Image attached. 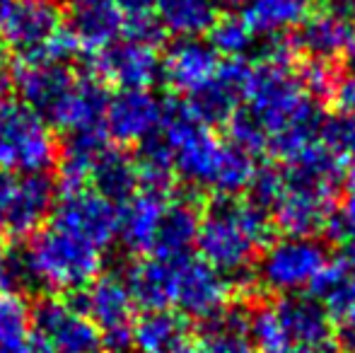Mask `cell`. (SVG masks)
<instances>
[{
    "mask_svg": "<svg viewBox=\"0 0 355 353\" xmlns=\"http://www.w3.org/2000/svg\"><path fill=\"white\" fill-rule=\"evenodd\" d=\"M159 136L169 148L174 172L187 182L211 189L223 198H234L252 187L259 167L254 155L220 141L187 102H164Z\"/></svg>",
    "mask_w": 355,
    "mask_h": 353,
    "instance_id": "cell-1",
    "label": "cell"
},
{
    "mask_svg": "<svg viewBox=\"0 0 355 353\" xmlns=\"http://www.w3.org/2000/svg\"><path fill=\"white\" fill-rule=\"evenodd\" d=\"M273 218L247 198H223L201 216L196 250L206 264L227 278L247 276L254 257L271 242Z\"/></svg>",
    "mask_w": 355,
    "mask_h": 353,
    "instance_id": "cell-2",
    "label": "cell"
},
{
    "mask_svg": "<svg viewBox=\"0 0 355 353\" xmlns=\"http://www.w3.org/2000/svg\"><path fill=\"white\" fill-rule=\"evenodd\" d=\"M0 39L22 63H66L75 53L58 0H5L0 5Z\"/></svg>",
    "mask_w": 355,
    "mask_h": 353,
    "instance_id": "cell-3",
    "label": "cell"
},
{
    "mask_svg": "<svg viewBox=\"0 0 355 353\" xmlns=\"http://www.w3.org/2000/svg\"><path fill=\"white\" fill-rule=\"evenodd\" d=\"M27 252L37 286L53 293H80L102 271V250L56 225L34 232Z\"/></svg>",
    "mask_w": 355,
    "mask_h": 353,
    "instance_id": "cell-4",
    "label": "cell"
},
{
    "mask_svg": "<svg viewBox=\"0 0 355 353\" xmlns=\"http://www.w3.org/2000/svg\"><path fill=\"white\" fill-rule=\"evenodd\" d=\"M338 177L314 170L285 167V184L273 203V223L288 237H314L327 232L336 213Z\"/></svg>",
    "mask_w": 355,
    "mask_h": 353,
    "instance_id": "cell-5",
    "label": "cell"
},
{
    "mask_svg": "<svg viewBox=\"0 0 355 353\" xmlns=\"http://www.w3.org/2000/svg\"><path fill=\"white\" fill-rule=\"evenodd\" d=\"M56 157V138L39 114L15 99L0 102V170L44 175Z\"/></svg>",
    "mask_w": 355,
    "mask_h": 353,
    "instance_id": "cell-6",
    "label": "cell"
},
{
    "mask_svg": "<svg viewBox=\"0 0 355 353\" xmlns=\"http://www.w3.org/2000/svg\"><path fill=\"white\" fill-rule=\"evenodd\" d=\"M329 261L327 247L317 237H278L259 257V283L281 295L312 293Z\"/></svg>",
    "mask_w": 355,
    "mask_h": 353,
    "instance_id": "cell-7",
    "label": "cell"
},
{
    "mask_svg": "<svg viewBox=\"0 0 355 353\" xmlns=\"http://www.w3.org/2000/svg\"><path fill=\"white\" fill-rule=\"evenodd\" d=\"M78 307L102 332L104 349L109 353H128L133 349V302L121 276L104 273L80 291Z\"/></svg>",
    "mask_w": 355,
    "mask_h": 353,
    "instance_id": "cell-8",
    "label": "cell"
},
{
    "mask_svg": "<svg viewBox=\"0 0 355 353\" xmlns=\"http://www.w3.org/2000/svg\"><path fill=\"white\" fill-rule=\"evenodd\" d=\"M78 80L80 76H75L66 63L32 61L17 68L12 83L24 107L39 114L49 126L63 128L78 89Z\"/></svg>",
    "mask_w": 355,
    "mask_h": 353,
    "instance_id": "cell-9",
    "label": "cell"
},
{
    "mask_svg": "<svg viewBox=\"0 0 355 353\" xmlns=\"http://www.w3.org/2000/svg\"><path fill=\"white\" fill-rule=\"evenodd\" d=\"M51 218V225L89 242L102 252L119 237V206L92 187L63 189L58 201L53 203Z\"/></svg>",
    "mask_w": 355,
    "mask_h": 353,
    "instance_id": "cell-10",
    "label": "cell"
},
{
    "mask_svg": "<svg viewBox=\"0 0 355 353\" xmlns=\"http://www.w3.org/2000/svg\"><path fill=\"white\" fill-rule=\"evenodd\" d=\"M232 300V283L225 273L198 257L174 261V305L184 317L211 322L227 312Z\"/></svg>",
    "mask_w": 355,
    "mask_h": 353,
    "instance_id": "cell-11",
    "label": "cell"
},
{
    "mask_svg": "<svg viewBox=\"0 0 355 353\" xmlns=\"http://www.w3.org/2000/svg\"><path fill=\"white\" fill-rule=\"evenodd\" d=\"M32 325L51 353H107L102 332L78 305L66 300H42L32 312Z\"/></svg>",
    "mask_w": 355,
    "mask_h": 353,
    "instance_id": "cell-12",
    "label": "cell"
},
{
    "mask_svg": "<svg viewBox=\"0 0 355 353\" xmlns=\"http://www.w3.org/2000/svg\"><path fill=\"white\" fill-rule=\"evenodd\" d=\"M252 63L244 58H225L220 61L218 73L201 89L189 94L187 104L196 119H201L206 126H220L227 123L242 107L247 97L249 80H252Z\"/></svg>",
    "mask_w": 355,
    "mask_h": 353,
    "instance_id": "cell-13",
    "label": "cell"
},
{
    "mask_svg": "<svg viewBox=\"0 0 355 353\" xmlns=\"http://www.w3.org/2000/svg\"><path fill=\"white\" fill-rule=\"evenodd\" d=\"M92 76L119 89H150L159 78L157 49L119 39L92 56Z\"/></svg>",
    "mask_w": 355,
    "mask_h": 353,
    "instance_id": "cell-14",
    "label": "cell"
},
{
    "mask_svg": "<svg viewBox=\"0 0 355 353\" xmlns=\"http://www.w3.org/2000/svg\"><path fill=\"white\" fill-rule=\"evenodd\" d=\"M164 119V102H159L150 89H119L109 97L104 114V131L116 143L148 141L159 131Z\"/></svg>",
    "mask_w": 355,
    "mask_h": 353,
    "instance_id": "cell-15",
    "label": "cell"
},
{
    "mask_svg": "<svg viewBox=\"0 0 355 353\" xmlns=\"http://www.w3.org/2000/svg\"><path fill=\"white\" fill-rule=\"evenodd\" d=\"M220 56L198 37H179L159 61V78L174 92L193 94L218 73Z\"/></svg>",
    "mask_w": 355,
    "mask_h": 353,
    "instance_id": "cell-16",
    "label": "cell"
},
{
    "mask_svg": "<svg viewBox=\"0 0 355 353\" xmlns=\"http://www.w3.org/2000/svg\"><path fill=\"white\" fill-rule=\"evenodd\" d=\"M53 203H56V191L46 175H17L8 208V221H5V235H34L42 227V223L51 216Z\"/></svg>",
    "mask_w": 355,
    "mask_h": 353,
    "instance_id": "cell-17",
    "label": "cell"
},
{
    "mask_svg": "<svg viewBox=\"0 0 355 353\" xmlns=\"http://www.w3.org/2000/svg\"><path fill=\"white\" fill-rule=\"evenodd\" d=\"M66 29L75 51H87L94 56L121 39L123 15L114 0H89L73 8Z\"/></svg>",
    "mask_w": 355,
    "mask_h": 353,
    "instance_id": "cell-18",
    "label": "cell"
},
{
    "mask_svg": "<svg viewBox=\"0 0 355 353\" xmlns=\"http://www.w3.org/2000/svg\"><path fill=\"white\" fill-rule=\"evenodd\" d=\"M169 198L138 189L128 201L119 206V237L123 247L136 255H150L155 247Z\"/></svg>",
    "mask_w": 355,
    "mask_h": 353,
    "instance_id": "cell-19",
    "label": "cell"
},
{
    "mask_svg": "<svg viewBox=\"0 0 355 353\" xmlns=\"http://www.w3.org/2000/svg\"><path fill=\"white\" fill-rule=\"evenodd\" d=\"M276 305L290 346L334 344V325L327 307L309 295H283Z\"/></svg>",
    "mask_w": 355,
    "mask_h": 353,
    "instance_id": "cell-20",
    "label": "cell"
},
{
    "mask_svg": "<svg viewBox=\"0 0 355 353\" xmlns=\"http://www.w3.org/2000/svg\"><path fill=\"white\" fill-rule=\"evenodd\" d=\"M198 227H201V208L191 198H174L164 208L162 223L155 247L150 255L167 261H179L191 257L189 252L196 247Z\"/></svg>",
    "mask_w": 355,
    "mask_h": 353,
    "instance_id": "cell-21",
    "label": "cell"
},
{
    "mask_svg": "<svg viewBox=\"0 0 355 353\" xmlns=\"http://www.w3.org/2000/svg\"><path fill=\"white\" fill-rule=\"evenodd\" d=\"M355 22L336 15L331 8H324L319 12H309L297 24V32L293 34L300 51H307L317 58H336L346 51L351 42Z\"/></svg>",
    "mask_w": 355,
    "mask_h": 353,
    "instance_id": "cell-22",
    "label": "cell"
},
{
    "mask_svg": "<svg viewBox=\"0 0 355 353\" xmlns=\"http://www.w3.org/2000/svg\"><path fill=\"white\" fill-rule=\"evenodd\" d=\"M126 286L133 302L148 310H169L174 305V261L143 257L128 268Z\"/></svg>",
    "mask_w": 355,
    "mask_h": 353,
    "instance_id": "cell-23",
    "label": "cell"
},
{
    "mask_svg": "<svg viewBox=\"0 0 355 353\" xmlns=\"http://www.w3.org/2000/svg\"><path fill=\"white\" fill-rule=\"evenodd\" d=\"M314 291V298L324 300L334 332H338L355 349V273H346L336 261H331Z\"/></svg>",
    "mask_w": 355,
    "mask_h": 353,
    "instance_id": "cell-24",
    "label": "cell"
},
{
    "mask_svg": "<svg viewBox=\"0 0 355 353\" xmlns=\"http://www.w3.org/2000/svg\"><path fill=\"white\" fill-rule=\"evenodd\" d=\"M189 322L182 312L148 310L133 322V349L138 353H177L187 344Z\"/></svg>",
    "mask_w": 355,
    "mask_h": 353,
    "instance_id": "cell-25",
    "label": "cell"
},
{
    "mask_svg": "<svg viewBox=\"0 0 355 353\" xmlns=\"http://www.w3.org/2000/svg\"><path fill=\"white\" fill-rule=\"evenodd\" d=\"M112 148V138L104 128H89V131L68 133L61 150V179L63 189L85 187L92 175L97 160Z\"/></svg>",
    "mask_w": 355,
    "mask_h": 353,
    "instance_id": "cell-26",
    "label": "cell"
},
{
    "mask_svg": "<svg viewBox=\"0 0 355 353\" xmlns=\"http://www.w3.org/2000/svg\"><path fill=\"white\" fill-rule=\"evenodd\" d=\"M155 17L169 34L201 37L211 32L220 8L215 0H155Z\"/></svg>",
    "mask_w": 355,
    "mask_h": 353,
    "instance_id": "cell-27",
    "label": "cell"
},
{
    "mask_svg": "<svg viewBox=\"0 0 355 353\" xmlns=\"http://www.w3.org/2000/svg\"><path fill=\"white\" fill-rule=\"evenodd\" d=\"M89 182H92L94 191L107 196L109 201H114L116 206L128 201V198L138 191V187H141L136 157H128L123 150L112 146L97 160L92 175H89Z\"/></svg>",
    "mask_w": 355,
    "mask_h": 353,
    "instance_id": "cell-28",
    "label": "cell"
},
{
    "mask_svg": "<svg viewBox=\"0 0 355 353\" xmlns=\"http://www.w3.org/2000/svg\"><path fill=\"white\" fill-rule=\"evenodd\" d=\"M309 15V0H247L242 17L254 34H283Z\"/></svg>",
    "mask_w": 355,
    "mask_h": 353,
    "instance_id": "cell-29",
    "label": "cell"
},
{
    "mask_svg": "<svg viewBox=\"0 0 355 353\" xmlns=\"http://www.w3.org/2000/svg\"><path fill=\"white\" fill-rule=\"evenodd\" d=\"M136 167H138V179H141V187L138 189L169 198L177 172H174L172 155H169V148L162 141L159 131L141 143L136 155Z\"/></svg>",
    "mask_w": 355,
    "mask_h": 353,
    "instance_id": "cell-30",
    "label": "cell"
},
{
    "mask_svg": "<svg viewBox=\"0 0 355 353\" xmlns=\"http://www.w3.org/2000/svg\"><path fill=\"white\" fill-rule=\"evenodd\" d=\"M198 349L203 353H254L247 320L237 312H223L220 317L206 322Z\"/></svg>",
    "mask_w": 355,
    "mask_h": 353,
    "instance_id": "cell-31",
    "label": "cell"
},
{
    "mask_svg": "<svg viewBox=\"0 0 355 353\" xmlns=\"http://www.w3.org/2000/svg\"><path fill=\"white\" fill-rule=\"evenodd\" d=\"M32 334V312L22 295L0 293V353H29Z\"/></svg>",
    "mask_w": 355,
    "mask_h": 353,
    "instance_id": "cell-32",
    "label": "cell"
},
{
    "mask_svg": "<svg viewBox=\"0 0 355 353\" xmlns=\"http://www.w3.org/2000/svg\"><path fill=\"white\" fill-rule=\"evenodd\" d=\"M319 146L343 172L355 167V119L341 112L327 117L319 128Z\"/></svg>",
    "mask_w": 355,
    "mask_h": 353,
    "instance_id": "cell-33",
    "label": "cell"
},
{
    "mask_svg": "<svg viewBox=\"0 0 355 353\" xmlns=\"http://www.w3.org/2000/svg\"><path fill=\"white\" fill-rule=\"evenodd\" d=\"M208 34H211L208 44L218 51V56L225 58H242L254 46V29L237 12H227L218 17Z\"/></svg>",
    "mask_w": 355,
    "mask_h": 353,
    "instance_id": "cell-34",
    "label": "cell"
},
{
    "mask_svg": "<svg viewBox=\"0 0 355 353\" xmlns=\"http://www.w3.org/2000/svg\"><path fill=\"white\" fill-rule=\"evenodd\" d=\"M32 288H37V276L29 261V252L15 242L0 245V293L22 295Z\"/></svg>",
    "mask_w": 355,
    "mask_h": 353,
    "instance_id": "cell-35",
    "label": "cell"
},
{
    "mask_svg": "<svg viewBox=\"0 0 355 353\" xmlns=\"http://www.w3.org/2000/svg\"><path fill=\"white\" fill-rule=\"evenodd\" d=\"M247 327L249 339H252L254 349L259 353H288L293 349L273 302L257 307L252 312V317L247 320Z\"/></svg>",
    "mask_w": 355,
    "mask_h": 353,
    "instance_id": "cell-36",
    "label": "cell"
},
{
    "mask_svg": "<svg viewBox=\"0 0 355 353\" xmlns=\"http://www.w3.org/2000/svg\"><path fill=\"white\" fill-rule=\"evenodd\" d=\"M297 80L304 92L319 102V99L331 97L341 78H338V68L334 63V58L307 56V61H302V66L297 71Z\"/></svg>",
    "mask_w": 355,
    "mask_h": 353,
    "instance_id": "cell-37",
    "label": "cell"
},
{
    "mask_svg": "<svg viewBox=\"0 0 355 353\" xmlns=\"http://www.w3.org/2000/svg\"><path fill=\"white\" fill-rule=\"evenodd\" d=\"M327 232L329 237H334L336 242H343V245L355 240V167H351V175L346 177V191H343L341 208L334 213Z\"/></svg>",
    "mask_w": 355,
    "mask_h": 353,
    "instance_id": "cell-38",
    "label": "cell"
},
{
    "mask_svg": "<svg viewBox=\"0 0 355 353\" xmlns=\"http://www.w3.org/2000/svg\"><path fill=\"white\" fill-rule=\"evenodd\" d=\"M285 184V170L276 165H261L257 167V175L252 179V201H257L259 206H263L266 211H271L273 203L278 201Z\"/></svg>",
    "mask_w": 355,
    "mask_h": 353,
    "instance_id": "cell-39",
    "label": "cell"
},
{
    "mask_svg": "<svg viewBox=\"0 0 355 353\" xmlns=\"http://www.w3.org/2000/svg\"><path fill=\"white\" fill-rule=\"evenodd\" d=\"M164 27L155 12L136 15V17H123V39L136 44H145V46L157 49L164 42Z\"/></svg>",
    "mask_w": 355,
    "mask_h": 353,
    "instance_id": "cell-40",
    "label": "cell"
},
{
    "mask_svg": "<svg viewBox=\"0 0 355 353\" xmlns=\"http://www.w3.org/2000/svg\"><path fill=\"white\" fill-rule=\"evenodd\" d=\"M331 97H334V102H336L338 112L355 119V73L338 80V85L334 89Z\"/></svg>",
    "mask_w": 355,
    "mask_h": 353,
    "instance_id": "cell-41",
    "label": "cell"
},
{
    "mask_svg": "<svg viewBox=\"0 0 355 353\" xmlns=\"http://www.w3.org/2000/svg\"><path fill=\"white\" fill-rule=\"evenodd\" d=\"M15 177L17 175H12V172L0 170V237H5V221H8V208H10V198H12Z\"/></svg>",
    "mask_w": 355,
    "mask_h": 353,
    "instance_id": "cell-42",
    "label": "cell"
},
{
    "mask_svg": "<svg viewBox=\"0 0 355 353\" xmlns=\"http://www.w3.org/2000/svg\"><path fill=\"white\" fill-rule=\"evenodd\" d=\"M123 17H136V15H145L155 10V0H114Z\"/></svg>",
    "mask_w": 355,
    "mask_h": 353,
    "instance_id": "cell-43",
    "label": "cell"
},
{
    "mask_svg": "<svg viewBox=\"0 0 355 353\" xmlns=\"http://www.w3.org/2000/svg\"><path fill=\"white\" fill-rule=\"evenodd\" d=\"M336 264L341 266L346 273H355V240L343 245V252L338 255Z\"/></svg>",
    "mask_w": 355,
    "mask_h": 353,
    "instance_id": "cell-44",
    "label": "cell"
},
{
    "mask_svg": "<svg viewBox=\"0 0 355 353\" xmlns=\"http://www.w3.org/2000/svg\"><path fill=\"white\" fill-rule=\"evenodd\" d=\"M288 353H336V344H324V346H293Z\"/></svg>",
    "mask_w": 355,
    "mask_h": 353,
    "instance_id": "cell-45",
    "label": "cell"
},
{
    "mask_svg": "<svg viewBox=\"0 0 355 353\" xmlns=\"http://www.w3.org/2000/svg\"><path fill=\"white\" fill-rule=\"evenodd\" d=\"M215 3H218L220 10H227V12H237V10L244 8V3H247V0H215Z\"/></svg>",
    "mask_w": 355,
    "mask_h": 353,
    "instance_id": "cell-46",
    "label": "cell"
},
{
    "mask_svg": "<svg viewBox=\"0 0 355 353\" xmlns=\"http://www.w3.org/2000/svg\"><path fill=\"white\" fill-rule=\"evenodd\" d=\"M346 56H348V63H351L353 71H355V27L351 34V42H348V46H346Z\"/></svg>",
    "mask_w": 355,
    "mask_h": 353,
    "instance_id": "cell-47",
    "label": "cell"
},
{
    "mask_svg": "<svg viewBox=\"0 0 355 353\" xmlns=\"http://www.w3.org/2000/svg\"><path fill=\"white\" fill-rule=\"evenodd\" d=\"M177 353H203V351L198 349V344H184Z\"/></svg>",
    "mask_w": 355,
    "mask_h": 353,
    "instance_id": "cell-48",
    "label": "cell"
},
{
    "mask_svg": "<svg viewBox=\"0 0 355 353\" xmlns=\"http://www.w3.org/2000/svg\"><path fill=\"white\" fill-rule=\"evenodd\" d=\"M58 3H66V5H73V8H78V5H83V3H89V0H58Z\"/></svg>",
    "mask_w": 355,
    "mask_h": 353,
    "instance_id": "cell-49",
    "label": "cell"
},
{
    "mask_svg": "<svg viewBox=\"0 0 355 353\" xmlns=\"http://www.w3.org/2000/svg\"><path fill=\"white\" fill-rule=\"evenodd\" d=\"M3 61H5V44H3V39H0V68H3Z\"/></svg>",
    "mask_w": 355,
    "mask_h": 353,
    "instance_id": "cell-50",
    "label": "cell"
},
{
    "mask_svg": "<svg viewBox=\"0 0 355 353\" xmlns=\"http://www.w3.org/2000/svg\"><path fill=\"white\" fill-rule=\"evenodd\" d=\"M3 3H5V0H0V5H3Z\"/></svg>",
    "mask_w": 355,
    "mask_h": 353,
    "instance_id": "cell-51",
    "label": "cell"
}]
</instances>
